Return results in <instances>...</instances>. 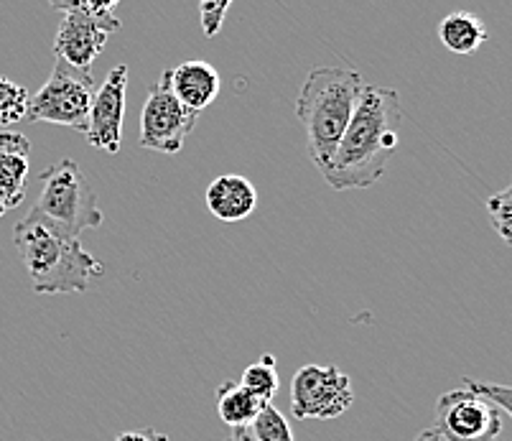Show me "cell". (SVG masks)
<instances>
[{
    "label": "cell",
    "instance_id": "1",
    "mask_svg": "<svg viewBox=\"0 0 512 441\" xmlns=\"http://www.w3.org/2000/svg\"><path fill=\"white\" fill-rule=\"evenodd\" d=\"M403 115L406 110L398 90L365 85L332 161L321 171L334 192L375 187L385 174L390 153L398 148Z\"/></svg>",
    "mask_w": 512,
    "mask_h": 441
},
{
    "label": "cell",
    "instance_id": "2",
    "mask_svg": "<svg viewBox=\"0 0 512 441\" xmlns=\"http://www.w3.org/2000/svg\"><path fill=\"white\" fill-rule=\"evenodd\" d=\"M13 243L31 278V289L39 296L85 294L97 278L105 276V266L82 248L79 238L36 212H29L13 227Z\"/></svg>",
    "mask_w": 512,
    "mask_h": 441
},
{
    "label": "cell",
    "instance_id": "3",
    "mask_svg": "<svg viewBox=\"0 0 512 441\" xmlns=\"http://www.w3.org/2000/svg\"><path fill=\"white\" fill-rule=\"evenodd\" d=\"M362 90V74L349 67H316L304 80L296 100V118L304 125L306 148L319 171L332 161Z\"/></svg>",
    "mask_w": 512,
    "mask_h": 441
},
{
    "label": "cell",
    "instance_id": "4",
    "mask_svg": "<svg viewBox=\"0 0 512 441\" xmlns=\"http://www.w3.org/2000/svg\"><path fill=\"white\" fill-rule=\"evenodd\" d=\"M41 184L44 187L31 212L62 227L72 238L102 225L105 215L97 204V194L77 161L62 159L51 164L49 169L41 171Z\"/></svg>",
    "mask_w": 512,
    "mask_h": 441
},
{
    "label": "cell",
    "instance_id": "5",
    "mask_svg": "<svg viewBox=\"0 0 512 441\" xmlns=\"http://www.w3.org/2000/svg\"><path fill=\"white\" fill-rule=\"evenodd\" d=\"M95 77L92 72H79L57 59L49 82L29 97L26 118L29 123H54L85 133L92 97H95Z\"/></svg>",
    "mask_w": 512,
    "mask_h": 441
},
{
    "label": "cell",
    "instance_id": "6",
    "mask_svg": "<svg viewBox=\"0 0 512 441\" xmlns=\"http://www.w3.org/2000/svg\"><path fill=\"white\" fill-rule=\"evenodd\" d=\"M507 413L469 385L441 393L431 429L444 441H492L505 434Z\"/></svg>",
    "mask_w": 512,
    "mask_h": 441
},
{
    "label": "cell",
    "instance_id": "7",
    "mask_svg": "<svg viewBox=\"0 0 512 441\" xmlns=\"http://www.w3.org/2000/svg\"><path fill=\"white\" fill-rule=\"evenodd\" d=\"M352 380L337 365H304L291 383V411L301 421H332L352 408Z\"/></svg>",
    "mask_w": 512,
    "mask_h": 441
},
{
    "label": "cell",
    "instance_id": "8",
    "mask_svg": "<svg viewBox=\"0 0 512 441\" xmlns=\"http://www.w3.org/2000/svg\"><path fill=\"white\" fill-rule=\"evenodd\" d=\"M197 113L186 110L171 90L166 87L164 80H158V85L151 87L146 97V105L141 110V143L143 148L164 156H176L184 148L186 138L192 136L197 128Z\"/></svg>",
    "mask_w": 512,
    "mask_h": 441
},
{
    "label": "cell",
    "instance_id": "9",
    "mask_svg": "<svg viewBox=\"0 0 512 441\" xmlns=\"http://www.w3.org/2000/svg\"><path fill=\"white\" fill-rule=\"evenodd\" d=\"M123 23L113 16H92L85 11H64L59 21L54 54L79 72H92V64L107 44V36L120 31Z\"/></svg>",
    "mask_w": 512,
    "mask_h": 441
},
{
    "label": "cell",
    "instance_id": "10",
    "mask_svg": "<svg viewBox=\"0 0 512 441\" xmlns=\"http://www.w3.org/2000/svg\"><path fill=\"white\" fill-rule=\"evenodd\" d=\"M125 90H128V64L110 69L105 85L95 92L87 115L85 136L90 146L105 153H118L123 143L125 118Z\"/></svg>",
    "mask_w": 512,
    "mask_h": 441
},
{
    "label": "cell",
    "instance_id": "11",
    "mask_svg": "<svg viewBox=\"0 0 512 441\" xmlns=\"http://www.w3.org/2000/svg\"><path fill=\"white\" fill-rule=\"evenodd\" d=\"M161 80L166 82L171 95H174L186 110H192V113L197 115L217 100L222 87L220 72H217L209 62H202V59H192V62H184L174 69H166V72L161 74Z\"/></svg>",
    "mask_w": 512,
    "mask_h": 441
},
{
    "label": "cell",
    "instance_id": "12",
    "mask_svg": "<svg viewBox=\"0 0 512 441\" xmlns=\"http://www.w3.org/2000/svg\"><path fill=\"white\" fill-rule=\"evenodd\" d=\"M31 143L13 131H0V217L16 210L29 189Z\"/></svg>",
    "mask_w": 512,
    "mask_h": 441
},
{
    "label": "cell",
    "instance_id": "13",
    "mask_svg": "<svg viewBox=\"0 0 512 441\" xmlns=\"http://www.w3.org/2000/svg\"><path fill=\"white\" fill-rule=\"evenodd\" d=\"M207 210L220 222H240L248 220L258 207V192L253 181L240 174L217 176L204 194Z\"/></svg>",
    "mask_w": 512,
    "mask_h": 441
},
{
    "label": "cell",
    "instance_id": "14",
    "mask_svg": "<svg viewBox=\"0 0 512 441\" xmlns=\"http://www.w3.org/2000/svg\"><path fill=\"white\" fill-rule=\"evenodd\" d=\"M439 39L454 54L472 57L482 49L484 41L490 39V31H487L482 18L474 16V13L456 11L439 23Z\"/></svg>",
    "mask_w": 512,
    "mask_h": 441
},
{
    "label": "cell",
    "instance_id": "15",
    "mask_svg": "<svg viewBox=\"0 0 512 441\" xmlns=\"http://www.w3.org/2000/svg\"><path fill=\"white\" fill-rule=\"evenodd\" d=\"M263 406L265 401L253 396L248 388H242L237 380H225L217 388V413H220L222 424L232 426L235 431H248Z\"/></svg>",
    "mask_w": 512,
    "mask_h": 441
},
{
    "label": "cell",
    "instance_id": "16",
    "mask_svg": "<svg viewBox=\"0 0 512 441\" xmlns=\"http://www.w3.org/2000/svg\"><path fill=\"white\" fill-rule=\"evenodd\" d=\"M242 388H248L253 396H258L260 401L271 403L278 393V385H281V378H278L276 370V355L265 352L258 362L248 365L242 370V378L237 380Z\"/></svg>",
    "mask_w": 512,
    "mask_h": 441
},
{
    "label": "cell",
    "instance_id": "17",
    "mask_svg": "<svg viewBox=\"0 0 512 441\" xmlns=\"http://www.w3.org/2000/svg\"><path fill=\"white\" fill-rule=\"evenodd\" d=\"M248 429V436L253 441H293L291 424H288L286 416H283L273 403H265V406L260 408V413L255 416V421Z\"/></svg>",
    "mask_w": 512,
    "mask_h": 441
},
{
    "label": "cell",
    "instance_id": "18",
    "mask_svg": "<svg viewBox=\"0 0 512 441\" xmlns=\"http://www.w3.org/2000/svg\"><path fill=\"white\" fill-rule=\"evenodd\" d=\"M26 108H29V90L0 77V128L21 123L26 118Z\"/></svg>",
    "mask_w": 512,
    "mask_h": 441
},
{
    "label": "cell",
    "instance_id": "19",
    "mask_svg": "<svg viewBox=\"0 0 512 441\" xmlns=\"http://www.w3.org/2000/svg\"><path fill=\"white\" fill-rule=\"evenodd\" d=\"M487 215H490L495 232L505 240L507 245L512 243V189H502V192L490 194L487 199Z\"/></svg>",
    "mask_w": 512,
    "mask_h": 441
},
{
    "label": "cell",
    "instance_id": "20",
    "mask_svg": "<svg viewBox=\"0 0 512 441\" xmlns=\"http://www.w3.org/2000/svg\"><path fill=\"white\" fill-rule=\"evenodd\" d=\"M230 6L232 0H199V18H202V31L207 39H214L220 34Z\"/></svg>",
    "mask_w": 512,
    "mask_h": 441
},
{
    "label": "cell",
    "instance_id": "21",
    "mask_svg": "<svg viewBox=\"0 0 512 441\" xmlns=\"http://www.w3.org/2000/svg\"><path fill=\"white\" fill-rule=\"evenodd\" d=\"M464 385H469L474 393H479L482 398H487L490 403H495L497 408H502V411L510 416L512 413V393L507 385H495V383H479V380H472V378H462Z\"/></svg>",
    "mask_w": 512,
    "mask_h": 441
},
{
    "label": "cell",
    "instance_id": "22",
    "mask_svg": "<svg viewBox=\"0 0 512 441\" xmlns=\"http://www.w3.org/2000/svg\"><path fill=\"white\" fill-rule=\"evenodd\" d=\"M115 441H169V434L158 429H138V431H123Z\"/></svg>",
    "mask_w": 512,
    "mask_h": 441
},
{
    "label": "cell",
    "instance_id": "23",
    "mask_svg": "<svg viewBox=\"0 0 512 441\" xmlns=\"http://www.w3.org/2000/svg\"><path fill=\"white\" fill-rule=\"evenodd\" d=\"M120 0H85V6L79 8V11L92 13V16H113L115 6H118Z\"/></svg>",
    "mask_w": 512,
    "mask_h": 441
},
{
    "label": "cell",
    "instance_id": "24",
    "mask_svg": "<svg viewBox=\"0 0 512 441\" xmlns=\"http://www.w3.org/2000/svg\"><path fill=\"white\" fill-rule=\"evenodd\" d=\"M51 8H57V11H79V8L85 6V0H49Z\"/></svg>",
    "mask_w": 512,
    "mask_h": 441
},
{
    "label": "cell",
    "instance_id": "25",
    "mask_svg": "<svg viewBox=\"0 0 512 441\" xmlns=\"http://www.w3.org/2000/svg\"><path fill=\"white\" fill-rule=\"evenodd\" d=\"M411 441H441V436L436 434L434 429H428V431H421V434H418L416 439H411Z\"/></svg>",
    "mask_w": 512,
    "mask_h": 441
},
{
    "label": "cell",
    "instance_id": "26",
    "mask_svg": "<svg viewBox=\"0 0 512 441\" xmlns=\"http://www.w3.org/2000/svg\"><path fill=\"white\" fill-rule=\"evenodd\" d=\"M230 441H253V439L248 436V431H235V436H232Z\"/></svg>",
    "mask_w": 512,
    "mask_h": 441
},
{
    "label": "cell",
    "instance_id": "27",
    "mask_svg": "<svg viewBox=\"0 0 512 441\" xmlns=\"http://www.w3.org/2000/svg\"><path fill=\"white\" fill-rule=\"evenodd\" d=\"M441 441H444V439H441ZM492 441H507V439H505V434H502V436H497V439H492Z\"/></svg>",
    "mask_w": 512,
    "mask_h": 441
}]
</instances>
